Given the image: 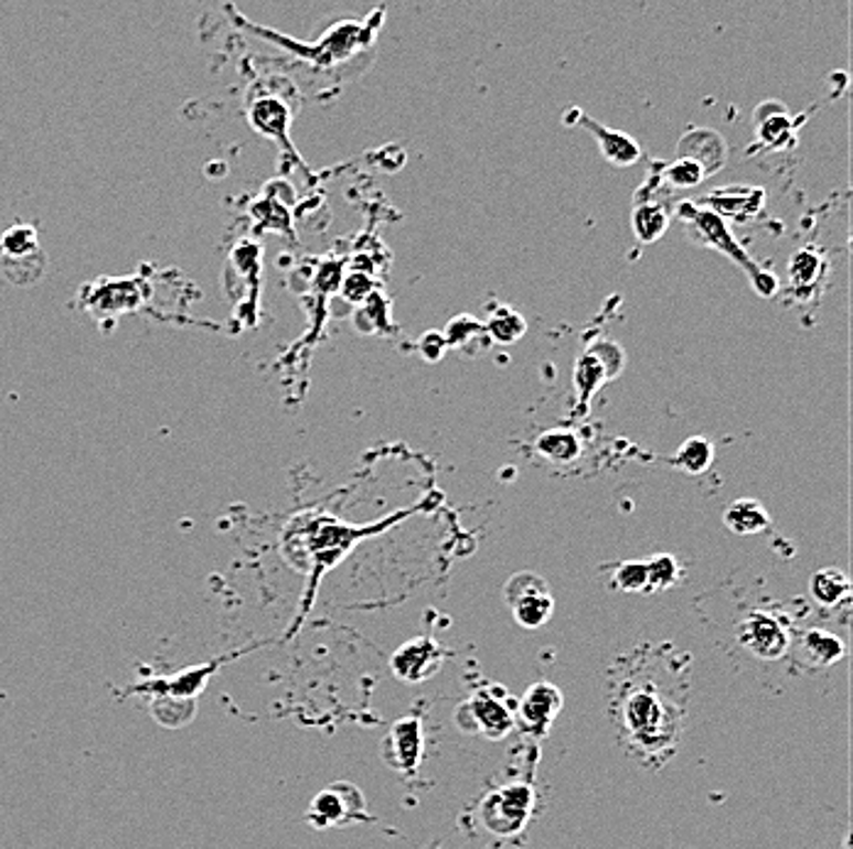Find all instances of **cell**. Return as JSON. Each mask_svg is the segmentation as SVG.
Returning a JSON list of instances; mask_svg holds the SVG:
<instances>
[{
  "mask_svg": "<svg viewBox=\"0 0 853 849\" xmlns=\"http://www.w3.org/2000/svg\"><path fill=\"white\" fill-rule=\"evenodd\" d=\"M486 333L495 341V343H515L525 336V319L518 314L513 309H498L491 316L489 323H483Z\"/></svg>",
  "mask_w": 853,
  "mask_h": 849,
  "instance_id": "obj_23",
  "label": "cell"
},
{
  "mask_svg": "<svg viewBox=\"0 0 853 849\" xmlns=\"http://www.w3.org/2000/svg\"><path fill=\"white\" fill-rule=\"evenodd\" d=\"M576 122H579L584 130L591 132L606 162H611L614 166H630L640 160V144L630 138L628 132L601 126V122H596L594 118L584 116L582 110L576 114Z\"/></svg>",
  "mask_w": 853,
  "mask_h": 849,
  "instance_id": "obj_12",
  "label": "cell"
},
{
  "mask_svg": "<svg viewBox=\"0 0 853 849\" xmlns=\"http://www.w3.org/2000/svg\"><path fill=\"white\" fill-rule=\"evenodd\" d=\"M591 351L598 355V361L606 365V370H608V375H611V379L616 375H620V370H623L626 353H623V348H620L618 343H614V341H596L591 345Z\"/></svg>",
  "mask_w": 853,
  "mask_h": 849,
  "instance_id": "obj_30",
  "label": "cell"
},
{
  "mask_svg": "<svg viewBox=\"0 0 853 849\" xmlns=\"http://www.w3.org/2000/svg\"><path fill=\"white\" fill-rule=\"evenodd\" d=\"M810 593L819 605L836 608L839 602H844L851 595V580L836 566L819 568V571L810 578Z\"/></svg>",
  "mask_w": 853,
  "mask_h": 849,
  "instance_id": "obj_17",
  "label": "cell"
},
{
  "mask_svg": "<svg viewBox=\"0 0 853 849\" xmlns=\"http://www.w3.org/2000/svg\"><path fill=\"white\" fill-rule=\"evenodd\" d=\"M515 706L518 702L508 698L503 688L476 690L459 706L457 724L459 730L483 734L486 740H503L515 728Z\"/></svg>",
  "mask_w": 853,
  "mask_h": 849,
  "instance_id": "obj_3",
  "label": "cell"
},
{
  "mask_svg": "<svg viewBox=\"0 0 853 849\" xmlns=\"http://www.w3.org/2000/svg\"><path fill=\"white\" fill-rule=\"evenodd\" d=\"M505 602L515 622L525 630H540L555 614V598L550 593L547 580L535 571H520L505 583Z\"/></svg>",
  "mask_w": 853,
  "mask_h": 849,
  "instance_id": "obj_4",
  "label": "cell"
},
{
  "mask_svg": "<svg viewBox=\"0 0 853 849\" xmlns=\"http://www.w3.org/2000/svg\"><path fill=\"white\" fill-rule=\"evenodd\" d=\"M780 138H788L792 142V122L790 116H768L760 118V140H766L775 148H780Z\"/></svg>",
  "mask_w": 853,
  "mask_h": 849,
  "instance_id": "obj_29",
  "label": "cell"
},
{
  "mask_svg": "<svg viewBox=\"0 0 853 849\" xmlns=\"http://www.w3.org/2000/svg\"><path fill=\"white\" fill-rule=\"evenodd\" d=\"M445 348H447V343L439 331H429V333H425L423 341H419V351H423L427 361H439V357L445 355Z\"/></svg>",
  "mask_w": 853,
  "mask_h": 849,
  "instance_id": "obj_31",
  "label": "cell"
},
{
  "mask_svg": "<svg viewBox=\"0 0 853 849\" xmlns=\"http://www.w3.org/2000/svg\"><path fill=\"white\" fill-rule=\"evenodd\" d=\"M150 714L160 728L182 730L196 718V700L172 698V696H150Z\"/></svg>",
  "mask_w": 853,
  "mask_h": 849,
  "instance_id": "obj_20",
  "label": "cell"
},
{
  "mask_svg": "<svg viewBox=\"0 0 853 849\" xmlns=\"http://www.w3.org/2000/svg\"><path fill=\"white\" fill-rule=\"evenodd\" d=\"M564 708V698L557 686L535 684L525 690V696L515 706V724L535 737H545L557 714Z\"/></svg>",
  "mask_w": 853,
  "mask_h": 849,
  "instance_id": "obj_10",
  "label": "cell"
},
{
  "mask_svg": "<svg viewBox=\"0 0 853 849\" xmlns=\"http://www.w3.org/2000/svg\"><path fill=\"white\" fill-rule=\"evenodd\" d=\"M253 120L258 122L263 132L282 138L287 136V126H290V110L278 104V100H263V104L253 110Z\"/></svg>",
  "mask_w": 853,
  "mask_h": 849,
  "instance_id": "obj_25",
  "label": "cell"
},
{
  "mask_svg": "<svg viewBox=\"0 0 853 849\" xmlns=\"http://www.w3.org/2000/svg\"><path fill=\"white\" fill-rule=\"evenodd\" d=\"M483 333H486V326L481 321H476L469 314H461V316L449 321V326L445 333H441V336H445L447 345H463L473 336H483Z\"/></svg>",
  "mask_w": 853,
  "mask_h": 849,
  "instance_id": "obj_28",
  "label": "cell"
},
{
  "mask_svg": "<svg viewBox=\"0 0 853 849\" xmlns=\"http://www.w3.org/2000/svg\"><path fill=\"white\" fill-rule=\"evenodd\" d=\"M614 585L620 593H650L646 561H623L616 566Z\"/></svg>",
  "mask_w": 853,
  "mask_h": 849,
  "instance_id": "obj_24",
  "label": "cell"
},
{
  "mask_svg": "<svg viewBox=\"0 0 853 849\" xmlns=\"http://www.w3.org/2000/svg\"><path fill=\"white\" fill-rule=\"evenodd\" d=\"M535 808V793L527 786H508L493 791L481 803V820L495 835H513L523 830Z\"/></svg>",
  "mask_w": 853,
  "mask_h": 849,
  "instance_id": "obj_7",
  "label": "cell"
},
{
  "mask_svg": "<svg viewBox=\"0 0 853 849\" xmlns=\"http://www.w3.org/2000/svg\"><path fill=\"white\" fill-rule=\"evenodd\" d=\"M425 737H423V724L415 718H405L397 720L393 724V730L387 732L385 740L381 742V756L385 759V764L401 771V774H413L419 766V756H423L425 750Z\"/></svg>",
  "mask_w": 853,
  "mask_h": 849,
  "instance_id": "obj_11",
  "label": "cell"
},
{
  "mask_svg": "<svg viewBox=\"0 0 853 849\" xmlns=\"http://www.w3.org/2000/svg\"><path fill=\"white\" fill-rule=\"evenodd\" d=\"M305 818L312 828L329 830L356 825L369 818V815H365L363 793L349 784V781H337V784L317 793L312 803H309Z\"/></svg>",
  "mask_w": 853,
  "mask_h": 849,
  "instance_id": "obj_5",
  "label": "cell"
},
{
  "mask_svg": "<svg viewBox=\"0 0 853 849\" xmlns=\"http://www.w3.org/2000/svg\"><path fill=\"white\" fill-rule=\"evenodd\" d=\"M243 654H248L246 646H243V649H238V652L216 656V658H212V662H206V664L182 668V671H177L172 676L148 678V680H142V684L128 688L126 692H128V696H172V698L196 700L206 690L209 680H212L218 674V668L224 666V664H228V662H236V658L243 656Z\"/></svg>",
  "mask_w": 853,
  "mask_h": 849,
  "instance_id": "obj_6",
  "label": "cell"
},
{
  "mask_svg": "<svg viewBox=\"0 0 853 849\" xmlns=\"http://www.w3.org/2000/svg\"><path fill=\"white\" fill-rule=\"evenodd\" d=\"M660 179H662V182H668L670 186H674V189H694V186H700L704 182L706 174H704V170L696 162L678 158L672 164H664L662 166Z\"/></svg>",
  "mask_w": 853,
  "mask_h": 849,
  "instance_id": "obj_26",
  "label": "cell"
},
{
  "mask_svg": "<svg viewBox=\"0 0 853 849\" xmlns=\"http://www.w3.org/2000/svg\"><path fill=\"white\" fill-rule=\"evenodd\" d=\"M630 226H633V233L640 243H655L668 233L670 214L658 201H636Z\"/></svg>",
  "mask_w": 853,
  "mask_h": 849,
  "instance_id": "obj_16",
  "label": "cell"
},
{
  "mask_svg": "<svg viewBox=\"0 0 853 849\" xmlns=\"http://www.w3.org/2000/svg\"><path fill=\"white\" fill-rule=\"evenodd\" d=\"M800 652L802 656L810 662L812 666H834L841 658L846 656V646L839 640L836 634L824 632V630H810L802 634L800 640Z\"/></svg>",
  "mask_w": 853,
  "mask_h": 849,
  "instance_id": "obj_15",
  "label": "cell"
},
{
  "mask_svg": "<svg viewBox=\"0 0 853 849\" xmlns=\"http://www.w3.org/2000/svg\"><path fill=\"white\" fill-rule=\"evenodd\" d=\"M672 463L686 475H702L714 463V443L704 436H692L680 445Z\"/></svg>",
  "mask_w": 853,
  "mask_h": 849,
  "instance_id": "obj_21",
  "label": "cell"
},
{
  "mask_svg": "<svg viewBox=\"0 0 853 849\" xmlns=\"http://www.w3.org/2000/svg\"><path fill=\"white\" fill-rule=\"evenodd\" d=\"M678 158L696 162V164L702 166L706 176L714 174V172L722 170L724 162H726L724 138L718 136V132L706 130V128L686 132V136L682 138V142H680Z\"/></svg>",
  "mask_w": 853,
  "mask_h": 849,
  "instance_id": "obj_13",
  "label": "cell"
},
{
  "mask_svg": "<svg viewBox=\"0 0 853 849\" xmlns=\"http://www.w3.org/2000/svg\"><path fill=\"white\" fill-rule=\"evenodd\" d=\"M648 566V580H650V593L652 590H668L680 580V563L678 558L670 554H658L646 561Z\"/></svg>",
  "mask_w": 853,
  "mask_h": 849,
  "instance_id": "obj_27",
  "label": "cell"
},
{
  "mask_svg": "<svg viewBox=\"0 0 853 849\" xmlns=\"http://www.w3.org/2000/svg\"><path fill=\"white\" fill-rule=\"evenodd\" d=\"M678 216L686 226V230L692 233L694 240H700L706 248H714L722 255H726L731 262H736L738 267H744L746 275L750 277L753 289L760 297H772L778 292V277L760 270L758 262H753L748 252L740 248V243L736 240L734 233L726 226V221L714 214V211L702 208L696 204H690V201H682L678 204Z\"/></svg>",
  "mask_w": 853,
  "mask_h": 849,
  "instance_id": "obj_1",
  "label": "cell"
},
{
  "mask_svg": "<svg viewBox=\"0 0 853 849\" xmlns=\"http://www.w3.org/2000/svg\"><path fill=\"white\" fill-rule=\"evenodd\" d=\"M724 524L738 536H756L770 529V514L760 499L740 497L731 502L724 512Z\"/></svg>",
  "mask_w": 853,
  "mask_h": 849,
  "instance_id": "obj_14",
  "label": "cell"
},
{
  "mask_svg": "<svg viewBox=\"0 0 853 849\" xmlns=\"http://www.w3.org/2000/svg\"><path fill=\"white\" fill-rule=\"evenodd\" d=\"M608 379H611V375H608L606 365L598 361V355L591 348L584 351L574 365V387H576V395L582 399V409L589 407V401L598 393V387L608 383Z\"/></svg>",
  "mask_w": 853,
  "mask_h": 849,
  "instance_id": "obj_19",
  "label": "cell"
},
{
  "mask_svg": "<svg viewBox=\"0 0 853 849\" xmlns=\"http://www.w3.org/2000/svg\"><path fill=\"white\" fill-rule=\"evenodd\" d=\"M728 192H731V189H728ZM763 196H766V194H763L760 189H744V196H738V198L726 196L724 192L708 194V204H712V208H708V211H714V214H718L722 218L724 216L746 218V216L753 214V211H758L763 206Z\"/></svg>",
  "mask_w": 853,
  "mask_h": 849,
  "instance_id": "obj_22",
  "label": "cell"
},
{
  "mask_svg": "<svg viewBox=\"0 0 853 849\" xmlns=\"http://www.w3.org/2000/svg\"><path fill=\"white\" fill-rule=\"evenodd\" d=\"M620 724L648 750L668 746L680 737V718L670 702L652 690H633L620 702Z\"/></svg>",
  "mask_w": 853,
  "mask_h": 849,
  "instance_id": "obj_2",
  "label": "cell"
},
{
  "mask_svg": "<svg viewBox=\"0 0 853 849\" xmlns=\"http://www.w3.org/2000/svg\"><path fill=\"white\" fill-rule=\"evenodd\" d=\"M736 640L748 654L760 662H778L790 652V634L768 612H753L740 620L736 627Z\"/></svg>",
  "mask_w": 853,
  "mask_h": 849,
  "instance_id": "obj_8",
  "label": "cell"
},
{
  "mask_svg": "<svg viewBox=\"0 0 853 849\" xmlns=\"http://www.w3.org/2000/svg\"><path fill=\"white\" fill-rule=\"evenodd\" d=\"M445 666V649L431 636H415V640L397 646L391 656V671L403 684H423Z\"/></svg>",
  "mask_w": 853,
  "mask_h": 849,
  "instance_id": "obj_9",
  "label": "cell"
},
{
  "mask_svg": "<svg viewBox=\"0 0 853 849\" xmlns=\"http://www.w3.org/2000/svg\"><path fill=\"white\" fill-rule=\"evenodd\" d=\"M535 451L555 465H569L582 455V441L572 429H550L537 439Z\"/></svg>",
  "mask_w": 853,
  "mask_h": 849,
  "instance_id": "obj_18",
  "label": "cell"
}]
</instances>
